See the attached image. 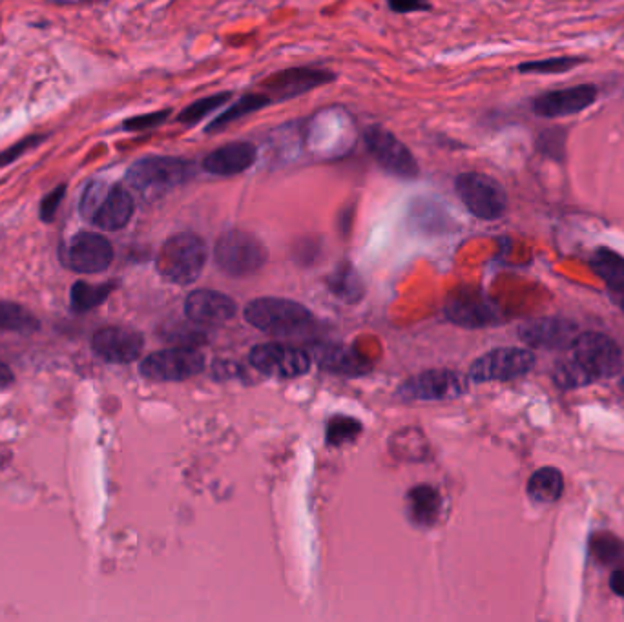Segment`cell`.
<instances>
[{
    "label": "cell",
    "instance_id": "obj_7",
    "mask_svg": "<svg viewBox=\"0 0 624 622\" xmlns=\"http://www.w3.org/2000/svg\"><path fill=\"white\" fill-rule=\"evenodd\" d=\"M460 201L475 218L495 221L506 214L508 197L499 181L479 172H466L455 179Z\"/></svg>",
    "mask_w": 624,
    "mask_h": 622
},
{
    "label": "cell",
    "instance_id": "obj_24",
    "mask_svg": "<svg viewBox=\"0 0 624 622\" xmlns=\"http://www.w3.org/2000/svg\"><path fill=\"white\" fill-rule=\"evenodd\" d=\"M312 358L322 365L323 369L336 371V373L356 374L362 373L367 369L364 360L358 358V354H354L344 347H322L316 349ZM311 358V360H312Z\"/></svg>",
    "mask_w": 624,
    "mask_h": 622
},
{
    "label": "cell",
    "instance_id": "obj_22",
    "mask_svg": "<svg viewBox=\"0 0 624 622\" xmlns=\"http://www.w3.org/2000/svg\"><path fill=\"white\" fill-rule=\"evenodd\" d=\"M562 491L564 478L561 471L555 467H542L531 475L528 482V495L541 504H552L555 500H559Z\"/></svg>",
    "mask_w": 624,
    "mask_h": 622
},
{
    "label": "cell",
    "instance_id": "obj_5",
    "mask_svg": "<svg viewBox=\"0 0 624 622\" xmlns=\"http://www.w3.org/2000/svg\"><path fill=\"white\" fill-rule=\"evenodd\" d=\"M245 320L260 331L296 334L311 325L312 314L296 301L258 298L245 307Z\"/></svg>",
    "mask_w": 624,
    "mask_h": 622
},
{
    "label": "cell",
    "instance_id": "obj_28",
    "mask_svg": "<svg viewBox=\"0 0 624 622\" xmlns=\"http://www.w3.org/2000/svg\"><path fill=\"white\" fill-rule=\"evenodd\" d=\"M114 291L112 285H90L84 281H77L72 287V307L77 312L92 311L101 305L108 294Z\"/></svg>",
    "mask_w": 624,
    "mask_h": 622
},
{
    "label": "cell",
    "instance_id": "obj_2",
    "mask_svg": "<svg viewBox=\"0 0 624 622\" xmlns=\"http://www.w3.org/2000/svg\"><path fill=\"white\" fill-rule=\"evenodd\" d=\"M134 197L121 185H108L104 181H92L84 188L79 212L97 229H125L134 216Z\"/></svg>",
    "mask_w": 624,
    "mask_h": 622
},
{
    "label": "cell",
    "instance_id": "obj_15",
    "mask_svg": "<svg viewBox=\"0 0 624 622\" xmlns=\"http://www.w3.org/2000/svg\"><path fill=\"white\" fill-rule=\"evenodd\" d=\"M597 86L579 84L564 90H553L533 99L531 110L546 119H557L566 115L581 114L588 110L597 99Z\"/></svg>",
    "mask_w": 624,
    "mask_h": 622
},
{
    "label": "cell",
    "instance_id": "obj_29",
    "mask_svg": "<svg viewBox=\"0 0 624 622\" xmlns=\"http://www.w3.org/2000/svg\"><path fill=\"white\" fill-rule=\"evenodd\" d=\"M566 139L568 134L564 128H546L537 137V152L548 159L562 163L566 159Z\"/></svg>",
    "mask_w": 624,
    "mask_h": 622
},
{
    "label": "cell",
    "instance_id": "obj_1",
    "mask_svg": "<svg viewBox=\"0 0 624 622\" xmlns=\"http://www.w3.org/2000/svg\"><path fill=\"white\" fill-rule=\"evenodd\" d=\"M196 176L194 161L185 157L146 156L137 159L126 172L128 185L146 199H156L181 187Z\"/></svg>",
    "mask_w": 624,
    "mask_h": 622
},
{
    "label": "cell",
    "instance_id": "obj_32",
    "mask_svg": "<svg viewBox=\"0 0 624 622\" xmlns=\"http://www.w3.org/2000/svg\"><path fill=\"white\" fill-rule=\"evenodd\" d=\"M553 378H555L557 385H561L562 389H577V387L593 384L592 378L584 373L583 369L573 360L559 363L555 373H553Z\"/></svg>",
    "mask_w": 624,
    "mask_h": 622
},
{
    "label": "cell",
    "instance_id": "obj_25",
    "mask_svg": "<svg viewBox=\"0 0 624 622\" xmlns=\"http://www.w3.org/2000/svg\"><path fill=\"white\" fill-rule=\"evenodd\" d=\"M409 513L416 524L429 526L437 519L440 511V497L437 491L429 486H418L409 493Z\"/></svg>",
    "mask_w": 624,
    "mask_h": 622
},
{
    "label": "cell",
    "instance_id": "obj_14",
    "mask_svg": "<svg viewBox=\"0 0 624 622\" xmlns=\"http://www.w3.org/2000/svg\"><path fill=\"white\" fill-rule=\"evenodd\" d=\"M336 75L329 70L312 68V66H300V68H287L283 72L272 73L261 83L263 94L271 97L274 101H289L298 95L307 94L314 88H320L323 84L333 83Z\"/></svg>",
    "mask_w": 624,
    "mask_h": 622
},
{
    "label": "cell",
    "instance_id": "obj_33",
    "mask_svg": "<svg viewBox=\"0 0 624 622\" xmlns=\"http://www.w3.org/2000/svg\"><path fill=\"white\" fill-rule=\"evenodd\" d=\"M360 424L353 418L336 416L327 429V440L329 444H344L347 440H353L358 435Z\"/></svg>",
    "mask_w": 624,
    "mask_h": 622
},
{
    "label": "cell",
    "instance_id": "obj_3",
    "mask_svg": "<svg viewBox=\"0 0 624 622\" xmlns=\"http://www.w3.org/2000/svg\"><path fill=\"white\" fill-rule=\"evenodd\" d=\"M207 243L198 234L183 232L168 238L157 254L159 274L176 285L194 283L207 265Z\"/></svg>",
    "mask_w": 624,
    "mask_h": 622
},
{
    "label": "cell",
    "instance_id": "obj_9",
    "mask_svg": "<svg viewBox=\"0 0 624 622\" xmlns=\"http://www.w3.org/2000/svg\"><path fill=\"white\" fill-rule=\"evenodd\" d=\"M367 152L385 172L402 179L418 176V163L411 150L384 126H369L364 134Z\"/></svg>",
    "mask_w": 624,
    "mask_h": 622
},
{
    "label": "cell",
    "instance_id": "obj_4",
    "mask_svg": "<svg viewBox=\"0 0 624 622\" xmlns=\"http://www.w3.org/2000/svg\"><path fill=\"white\" fill-rule=\"evenodd\" d=\"M269 252L254 234L245 230H227L214 247V260L219 269L234 278L250 276L267 263Z\"/></svg>",
    "mask_w": 624,
    "mask_h": 622
},
{
    "label": "cell",
    "instance_id": "obj_10",
    "mask_svg": "<svg viewBox=\"0 0 624 622\" xmlns=\"http://www.w3.org/2000/svg\"><path fill=\"white\" fill-rule=\"evenodd\" d=\"M203 369V354L190 347L165 349L146 356L141 362V374L154 382H183L198 376Z\"/></svg>",
    "mask_w": 624,
    "mask_h": 622
},
{
    "label": "cell",
    "instance_id": "obj_36",
    "mask_svg": "<svg viewBox=\"0 0 624 622\" xmlns=\"http://www.w3.org/2000/svg\"><path fill=\"white\" fill-rule=\"evenodd\" d=\"M64 192H66V187L61 185V187L53 188L52 192L42 199L41 219L44 223H52L57 210H59V205L63 203Z\"/></svg>",
    "mask_w": 624,
    "mask_h": 622
},
{
    "label": "cell",
    "instance_id": "obj_26",
    "mask_svg": "<svg viewBox=\"0 0 624 622\" xmlns=\"http://www.w3.org/2000/svg\"><path fill=\"white\" fill-rule=\"evenodd\" d=\"M41 323L33 316L32 312L26 311L17 303L0 301V329L11 332H35L39 331Z\"/></svg>",
    "mask_w": 624,
    "mask_h": 622
},
{
    "label": "cell",
    "instance_id": "obj_27",
    "mask_svg": "<svg viewBox=\"0 0 624 622\" xmlns=\"http://www.w3.org/2000/svg\"><path fill=\"white\" fill-rule=\"evenodd\" d=\"M230 99H232L230 92H219V94L203 97L196 103L187 106L181 114L177 115V121L181 125H198L199 121H203L207 115L214 114V112H218L219 108H223L225 104L229 103Z\"/></svg>",
    "mask_w": 624,
    "mask_h": 622
},
{
    "label": "cell",
    "instance_id": "obj_38",
    "mask_svg": "<svg viewBox=\"0 0 624 622\" xmlns=\"http://www.w3.org/2000/svg\"><path fill=\"white\" fill-rule=\"evenodd\" d=\"M610 588L614 591L615 595L624 597V568L621 570H615L610 577Z\"/></svg>",
    "mask_w": 624,
    "mask_h": 622
},
{
    "label": "cell",
    "instance_id": "obj_12",
    "mask_svg": "<svg viewBox=\"0 0 624 622\" xmlns=\"http://www.w3.org/2000/svg\"><path fill=\"white\" fill-rule=\"evenodd\" d=\"M468 391V380L460 373L433 369L426 373L416 374L398 387V396L402 400H429L442 402L453 400Z\"/></svg>",
    "mask_w": 624,
    "mask_h": 622
},
{
    "label": "cell",
    "instance_id": "obj_13",
    "mask_svg": "<svg viewBox=\"0 0 624 622\" xmlns=\"http://www.w3.org/2000/svg\"><path fill=\"white\" fill-rule=\"evenodd\" d=\"M250 363L267 376L296 378L309 371L311 354L280 343H261L250 351Z\"/></svg>",
    "mask_w": 624,
    "mask_h": 622
},
{
    "label": "cell",
    "instance_id": "obj_30",
    "mask_svg": "<svg viewBox=\"0 0 624 622\" xmlns=\"http://www.w3.org/2000/svg\"><path fill=\"white\" fill-rule=\"evenodd\" d=\"M592 551L593 555L604 564H615L624 560L623 542L608 533H599L593 537Z\"/></svg>",
    "mask_w": 624,
    "mask_h": 622
},
{
    "label": "cell",
    "instance_id": "obj_34",
    "mask_svg": "<svg viewBox=\"0 0 624 622\" xmlns=\"http://www.w3.org/2000/svg\"><path fill=\"white\" fill-rule=\"evenodd\" d=\"M168 117H170V110H159V112H152V114L130 117L123 123V130H126V132L152 130V128H157V126L167 123Z\"/></svg>",
    "mask_w": 624,
    "mask_h": 622
},
{
    "label": "cell",
    "instance_id": "obj_18",
    "mask_svg": "<svg viewBox=\"0 0 624 622\" xmlns=\"http://www.w3.org/2000/svg\"><path fill=\"white\" fill-rule=\"evenodd\" d=\"M238 312L236 303L229 296L216 291H194L185 301V314L190 322L198 325H221L229 322Z\"/></svg>",
    "mask_w": 624,
    "mask_h": 622
},
{
    "label": "cell",
    "instance_id": "obj_31",
    "mask_svg": "<svg viewBox=\"0 0 624 622\" xmlns=\"http://www.w3.org/2000/svg\"><path fill=\"white\" fill-rule=\"evenodd\" d=\"M581 57H555V59H544V61H531V63L520 64V73H564L573 70L575 66L583 64Z\"/></svg>",
    "mask_w": 624,
    "mask_h": 622
},
{
    "label": "cell",
    "instance_id": "obj_35",
    "mask_svg": "<svg viewBox=\"0 0 624 622\" xmlns=\"http://www.w3.org/2000/svg\"><path fill=\"white\" fill-rule=\"evenodd\" d=\"M42 141H44L42 135H32V137H26V139L19 141L17 145L10 146L8 150L0 152V168H4V166L10 165L13 161H17L22 154H26L28 150H32L33 146L39 145Z\"/></svg>",
    "mask_w": 624,
    "mask_h": 622
},
{
    "label": "cell",
    "instance_id": "obj_21",
    "mask_svg": "<svg viewBox=\"0 0 624 622\" xmlns=\"http://www.w3.org/2000/svg\"><path fill=\"white\" fill-rule=\"evenodd\" d=\"M271 97L263 94V92H254V94L241 95L240 99L234 104H230L229 108L207 126V134H218L221 130H225L227 126L240 121L243 117L250 114H256L263 108H267L271 104Z\"/></svg>",
    "mask_w": 624,
    "mask_h": 622
},
{
    "label": "cell",
    "instance_id": "obj_17",
    "mask_svg": "<svg viewBox=\"0 0 624 622\" xmlns=\"http://www.w3.org/2000/svg\"><path fill=\"white\" fill-rule=\"evenodd\" d=\"M520 340L537 349H568L579 336V327L564 318H541L524 323L519 331Z\"/></svg>",
    "mask_w": 624,
    "mask_h": 622
},
{
    "label": "cell",
    "instance_id": "obj_8",
    "mask_svg": "<svg viewBox=\"0 0 624 622\" xmlns=\"http://www.w3.org/2000/svg\"><path fill=\"white\" fill-rule=\"evenodd\" d=\"M535 356L520 347H502L480 356L469 369V380L482 382H510L530 373Z\"/></svg>",
    "mask_w": 624,
    "mask_h": 622
},
{
    "label": "cell",
    "instance_id": "obj_16",
    "mask_svg": "<svg viewBox=\"0 0 624 622\" xmlns=\"http://www.w3.org/2000/svg\"><path fill=\"white\" fill-rule=\"evenodd\" d=\"M143 336L125 327H104L95 332L94 353L108 363L136 362L143 351Z\"/></svg>",
    "mask_w": 624,
    "mask_h": 622
},
{
    "label": "cell",
    "instance_id": "obj_39",
    "mask_svg": "<svg viewBox=\"0 0 624 622\" xmlns=\"http://www.w3.org/2000/svg\"><path fill=\"white\" fill-rule=\"evenodd\" d=\"M13 380H15V376L11 373L10 367L6 363L0 362V389L10 387L13 384Z\"/></svg>",
    "mask_w": 624,
    "mask_h": 622
},
{
    "label": "cell",
    "instance_id": "obj_40",
    "mask_svg": "<svg viewBox=\"0 0 624 622\" xmlns=\"http://www.w3.org/2000/svg\"><path fill=\"white\" fill-rule=\"evenodd\" d=\"M88 2H104V0H88Z\"/></svg>",
    "mask_w": 624,
    "mask_h": 622
},
{
    "label": "cell",
    "instance_id": "obj_42",
    "mask_svg": "<svg viewBox=\"0 0 624 622\" xmlns=\"http://www.w3.org/2000/svg\"><path fill=\"white\" fill-rule=\"evenodd\" d=\"M621 309H623V312H624V298H623V301H621Z\"/></svg>",
    "mask_w": 624,
    "mask_h": 622
},
{
    "label": "cell",
    "instance_id": "obj_11",
    "mask_svg": "<svg viewBox=\"0 0 624 622\" xmlns=\"http://www.w3.org/2000/svg\"><path fill=\"white\" fill-rule=\"evenodd\" d=\"M61 260L73 272L97 274L112 265L114 249L101 234L79 232L61 249Z\"/></svg>",
    "mask_w": 624,
    "mask_h": 622
},
{
    "label": "cell",
    "instance_id": "obj_37",
    "mask_svg": "<svg viewBox=\"0 0 624 622\" xmlns=\"http://www.w3.org/2000/svg\"><path fill=\"white\" fill-rule=\"evenodd\" d=\"M387 4L396 13H413V11H426L431 8L429 0H387Z\"/></svg>",
    "mask_w": 624,
    "mask_h": 622
},
{
    "label": "cell",
    "instance_id": "obj_20",
    "mask_svg": "<svg viewBox=\"0 0 624 622\" xmlns=\"http://www.w3.org/2000/svg\"><path fill=\"white\" fill-rule=\"evenodd\" d=\"M446 312L451 322L458 323L462 327H486L497 322L499 318L497 307L480 296L449 301Z\"/></svg>",
    "mask_w": 624,
    "mask_h": 622
},
{
    "label": "cell",
    "instance_id": "obj_6",
    "mask_svg": "<svg viewBox=\"0 0 624 622\" xmlns=\"http://www.w3.org/2000/svg\"><path fill=\"white\" fill-rule=\"evenodd\" d=\"M572 360L595 380L612 378L623 371L619 345L601 332H579L572 345Z\"/></svg>",
    "mask_w": 624,
    "mask_h": 622
},
{
    "label": "cell",
    "instance_id": "obj_19",
    "mask_svg": "<svg viewBox=\"0 0 624 622\" xmlns=\"http://www.w3.org/2000/svg\"><path fill=\"white\" fill-rule=\"evenodd\" d=\"M258 150L247 141H232L219 146L203 159V170L210 176L230 177L247 172L256 163Z\"/></svg>",
    "mask_w": 624,
    "mask_h": 622
},
{
    "label": "cell",
    "instance_id": "obj_23",
    "mask_svg": "<svg viewBox=\"0 0 624 622\" xmlns=\"http://www.w3.org/2000/svg\"><path fill=\"white\" fill-rule=\"evenodd\" d=\"M593 272L614 291L624 292V258L610 249H597L593 254Z\"/></svg>",
    "mask_w": 624,
    "mask_h": 622
},
{
    "label": "cell",
    "instance_id": "obj_41",
    "mask_svg": "<svg viewBox=\"0 0 624 622\" xmlns=\"http://www.w3.org/2000/svg\"><path fill=\"white\" fill-rule=\"evenodd\" d=\"M621 389H623V391H624V378H623V380H621Z\"/></svg>",
    "mask_w": 624,
    "mask_h": 622
}]
</instances>
